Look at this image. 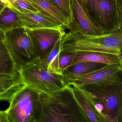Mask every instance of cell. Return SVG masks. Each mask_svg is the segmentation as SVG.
<instances>
[{
	"label": "cell",
	"mask_w": 122,
	"mask_h": 122,
	"mask_svg": "<svg viewBox=\"0 0 122 122\" xmlns=\"http://www.w3.org/2000/svg\"><path fill=\"white\" fill-rule=\"evenodd\" d=\"M38 94L36 122H90L70 85L56 91Z\"/></svg>",
	"instance_id": "6da1fadb"
},
{
	"label": "cell",
	"mask_w": 122,
	"mask_h": 122,
	"mask_svg": "<svg viewBox=\"0 0 122 122\" xmlns=\"http://www.w3.org/2000/svg\"><path fill=\"white\" fill-rule=\"evenodd\" d=\"M122 50V31L90 35L70 31L62 39L61 55L78 52H99L117 54Z\"/></svg>",
	"instance_id": "7a4b0ae2"
},
{
	"label": "cell",
	"mask_w": 122,
	"mask_h": 122,
	"mask_svg": "<svg viewBox=\"0 0 122 122\" xmlns=\"http://www.w3.org/2000/svg\"><path fill=\"white\" fill-rule=\"evenodd\" d=\"M19 72L26 86L38 94L56 91L68 85L64 75L49 71L39 56L26 63Z\"/></svg>",
	"instance_id": "3957f363"
},
{
	"label": "cell",
	"mask_w": 122,
	"mask_h": 122,
	"mask_svg": "<svg viewBox=\"0 0 122 122\" xmlns=\"http://www.w3.org/2000/svg\"><path fill=\"white\" fill-rule=\"evenodd\" d=\"M19 71L38 56L34 40L28 30L18 28L5 33L3 42Z\"/></svg>",
	"instance_id": "277c9868"
},
{
	"label": "cell",
	"mask_w": 122,
	"mask_h": 122,
	"mask_svg": "<svg viewBox=\"0 0 122 122\" xmlns=\"http://www.w3.org/2000/svg\"><path fill=\"white\" fill-rule=\"evenodd\" d=\"M92 19L104 34L121 27L117 0H82Z\"/></svg>",
	"instance_id": "5b68a950"
},
{
	"label": "cell",
	"mask_w": 122,
	"mask_h": 122,
	"mask_svg": "<svg viewBox=\"0 0 122 122\" xmlns=\"http://www.w3.org/2000/svg\"><path fill=\"white\" fill-rule=\"evenodd\" d=\"M38 94L26 85L14 95L5 110L9 122H36Z\"/></svg>",
	"instance_id": "8992f818"
},
{
	"label": "cell",
	"mask_w": 122,
	"mask_h": 122,
	"mask_svg": "<svg viewBox=\"0 0 122 122\" xmlns=\"http://www.w3.org/2000/svg\"><path fill=\"white\" fill-rule=\"evenodd\" d=\"M80 87L95 103L103 106L105 115L112 118L114 122H117L115 112L122 91V80L119 83L114 84H90Z\"/></svg>",
	"instance_id": "52a82bcc"
},
{
	"label": "cell",
	"mask_w": 122,
	"mask_h": 122,
	"mask_svg": "<svg viewBox=\"0 0 122 122\" xmlns=\"http://www.w3.org/2000/svg\"><path fill=\"white\" fill-rule=\"evenodd\" d=\"M122 80V66L118 64H107L84 75L65 80L68 84L82 87L90 84H114L120 82Z\"/></svg>",
	"instance_id": "ba28073f"
},
{
	"label": "cell",
	"mask_w": 122,
	"mask_h": 122,
	"mask_svg": "<svg viewBox=\"0 0 122 122\" xmlns=\"http://www.w3.org/2000/svg\"><path fill=\"white\" fill-rule=\"evenodd\" d=\"M73 21L68 29L70 31L90 35L104 34L92 19L82 0H70Z\"/></svg>",
	"instance_id": "9c48e42d"
},
{
	"label": "cell",
	"mask_w": 122,
	"mask_h": 122,
	"mask_svg": "<svg viewBox=\"0 0 122 122\" xmlns=\"http://www.w3.org/2000/svg\"><path fill=\"white\" fill-rule=\"evenodd\" d=\"M64 27L57 28H43L29 30L37 49L38 56L43 57L56 42L65 34Z\"/></svg>",
	"instance_id": "30bf717a"
},
{
	"label": "cell",
	"mask_w": 122,
	"mask_h": 122,
	"mask_svg": "<svg viewBox=\"0 0 122 122\" xmlns=\"http://www.w3.org/2000/svg\"><path fill=\"white\" fill-rule=\"evenodd\" d=\"M8 7L17 14L23 28L26 29L32 30L43 28H57L63 27L40 12L23 13L11 6Z\"/></svg>",
	"instance_id": "8fae6325"
},
{
	"label": "cell",
	"mask_w": 122,
	"mask_h": 122,
	"mask_svg": "<svg viewBox=\"0 0 122 122\" xmlns=\"http://www.w3.org/2000/svg\"><path fill=\"white\" fill-rule=\"evenodd\" d=\"M26 85L20 72L13 76L0 74V101L10 103L15 94Z\"/></svg>",
	"instance_id": "7c38bea8"
},
{
	"label": "cell",
	"mask_w": 122,
	"mask_h": 122,
	"mask_svg": "<svg viewBox=\"0 0 122 122\" xmlns=\"http://www.w3.org/2000/svg\"><path fill=\"white\" fill-rule=\"evenodd\" d=\"M70 85L71 87L75 99L90 122H102L99 114L95 108L94 102L92 98L81 87L74 85Z\"/></svg>",
	"instance_id": "4fadbf2b"
},
{
	"label": "cell",
	"mask_w": 122,
	"mask_h": 122,
	"mask_svg": "<svg viewBox=\"0 0 122 122\" xmlns=\"http://www.w3.org/2000/svg\"><path fill=\"white\" fill-rule=\"evenodd\" d=\"M86 62L100 63L106 65L121 64L119 59L116 54L85 52L75 53L73 61L67 69L77 64Z\"/></svg>",
	"instance_id": "5bb4252c"
},
{
	"label": "cell",
	"mask_w": 122,
	"mask_h": 122,
	"mask_svg": "<svg viewBox=\"0 0 122 122\" xmlns=\"http://www.w3.org/2000/svg\"><path fill=\"white\" fill-rule=\"evenodd\" d=\"M40 13L51 19L57 23L68 28L69 23L66 17L49 0H26Z\"/></svg>",
	"instance_id": "9a60e30c"
},
{
	"label": "cell",
	"mask_w": 122,
	"mask_h": 122,
	"mask_svg": "<svg viewBox=\"0 0 122 122\" xmlns=\"http://www.w3.org/2000/svg\"><path fill=\"white\" fill-rule=\"evenodd\" d=\"M106 64L96 62H86L77 64L65 69L63 72L65 80L84 75Z\"/></svg>",
	"instance_id": "2e32d148"
},
{
	"label": "cell",
	"mask_w": 122,
	"mask_h": 122,
	"mask_svg": "<svg viewBox=\"0 0 122 122\" xmlns=\"http://www.w3.org/2000/svg\"><path fill=\"white\" fill-rule=\"evenodd\" d=\"M64 36L61 37L56 42L46 56L42 57L47 65L49 71L62 74H63V73L59 67V60L61 56L60 51L62 39Z\"/></svg>",
	"instance_id": "e0dca14e"
},
{
	"label": "cell",
	"mask_w": 122,
	"mask_h": 122,
	"mask_svg": "<svg viewBox=\"0 0 122 122\" xmlns=\"http://www.w3.org/2000/svg\"><path fill=\"white\" fill-rule=\"evenodd\" d=\"M18 70L3 42H0V74L15 76Z\"/></svg>",
	"instance_id": "ac0fdd59"
},
{
	"label": "cell",
	"mask_w": 122,
	"mask_h": 122,
	"mask_svg": "<svg viewBox=\"0 0 122 122\" xmlns=\"http://www.w3.org/2000/svg\"><path fill=\"white\" fill-rule=\"evenodd\" d=\"M23 28L17 14L5 6L0 13V29L5 33L18 28Z\"/></svg>",
	"instance_id": "d6986e66"
},
{
	"label": "cell",
	"mask_w": 122,
	"mask_h": 122,
	"mask_svg": "<svg viewBox=\"0 0 122 122\" xmlns=\"http://www.w3.org/2000/svg\"><path fill=\"white\" fill-rule=\"evenodd\" d=\"M66 17L69 27L73 21V15L70 0H49ZM68 27V28H69Z\"/></svg>",
	"instance_id": "ffe728a7"
},
{
	"label": "cell",
	"mask_w": 122,
	"mask_h": 122,
	"mask_svg": "<svg viewBox=\"0 0 122 122\" xmlns=\"http://www.w3.org/2000/svg\"><path fill=\"white\" fill-rule=\"evenodd\" d=\"M6 6H11L18 11L23 13L34 12L39 13V11L26 0H18L13 4L8 3Z\"/></svg>",
	"instance_id": "44dd1931"
},
{
	"label": "cell",
	"mask_w": 122,
	"mask_h": 122,
	"mask_svg": "<svg viewBox=\"0 0 122 122\" xmlns=\"http://www.w3.org/2000/svg\"><path fill=\"white\" fill-rule=\"evenodd\" d=\"M75 56V54L67 53L60 56L59 66L63 73L64 71L71 64Z\"/></svg>",
	"instance_id": "7402d4cb"
},
{
	"label": "cell",
	"mask_w": 122,
	"mask_h": 122,
	"mask_svg": "<svg viewBox=\"0 0 122 122\" xmlns=\"http://www.w3.org/2000/svg\"><path fill=\"white\" fill-rule=\"evenodd\" d=\"M115 117L117 122H122V91L119 98L117 109L115 112Z\"/></svg>",
	"instance_id": "603a6c76"
},
{
	"label": "cell",
	"mask_w": 122,
	"mask_h": 122,
	"mask_svg": "<svg viewBox=\"0 0 122 122\" xmlns=\"http://www.w3.org/2000/svg\"><path fill=\"white\" fill-rule=\"evenodd\" d=\"M0 122H9L5 110L1 111L0 110Z\"/></svg>",
	"instance_id": "cb8c5ba5"
},
{
	"label": "cell",
	"mask_w": 122,
	"mask_h": 122,
	"mask_svg": "<svg viewBox=\"0 0 122 122\" xmlns=\"http://www.w3.org/2000/svg\"><path fill=\"white\" fill-rule=\"evenodd\" d=\"M119 15L120 19L121 27L120 30L122 31V0H117Z\"/></svg>",
	"instance_id": "d4e9b609"
},
{
	"label": "cell",
	"mask_w": 122,
	"mask_h": 122,
	"mask_svg": "<svg viewBox=\"0 0 122 122\" xmlns=\"http://www.w3.org/2000/svg\"><path fill=\"white\" fill-rule=\"evenodd\" d=\"M5 39V33L0 29V42H4Z\"/></svg>",
	"instance_id": "484cf974"
},
{
	"label": "cell",
	"mask_w": 122,
	"mask_h": 122,
	"mask_svg": "<svg viewBox=\"0 0 122 122\" xmlns=\"http://www.w3.org/2000/svg\"><path fill=\"white\" fill-rule=\"evenodd\" d=\"M117 57H118V58L120 60V62H121V64L122 66V50L118 54H117Z\"/></svg>",
	"instance_id": "4316f807"
},
{
	"label": "cell",
	"mask_w": 122,
	"mask_h": 122,
	"mask_svg": "<svg viewBox=\"0 0 122 122\" xmlns=\"http://www.w3.org/2000/svg\"><path fill=\"white\" fill-rule=\"evenodd\" d=\"M0 2L5 5L6 6L9 2V0H0Z\"/></svg>",
	"instance_id": "83f0119b"
},
{
	"label": "cell",
	"mask_w": 122,
	"mask_h": 122,
	"mask_svg": "<svg viewBox=\"0 0 122 122\" xmlns=\"http://www.w3.org/2000/svg\"><path fill=\"white\" fill-rule=\"evenodd\" d=\"M5 6V5L2 4L0 2V13L1 12L2 10H3V9L4 8Z\"/></svg>",
	"instance_id": "f1b7e54d"
},
{
	"label": "cell",
	"mask_w": 122,
	"mask_h": 122,
	"mask_svg": "<svg viewBox=\"0 0 122 122\" xmlns=\"http://www.w3.org/2000/svg\"><path fill=\"white\" fill-rule=\"evenodd\" d=\"M18 0H9V3L11 4H13L14 3L16 2V1H17Z\"/></svg>",
	"instance_id": "f546056e"
}]
</instances>
